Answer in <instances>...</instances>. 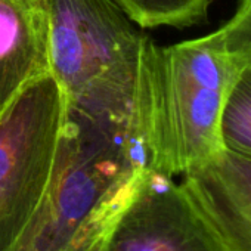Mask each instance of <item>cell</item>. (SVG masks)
I'll return each instance as SVG.
<instances>
[{
    "label": "cell",
    "mask_w": 251,
    "mask_h": 251,
    "mask_svg": "<svg viewBox=\"0 0 251 251\" xmlns=\"http://www.w3.org/2000/svg\"><path fill=\"white\" fill-rule=\"evenodd\" d=\"M244 67L220 28L170 46L148 37L132 118L148 169L183 176L222 151L223 109Z\"/></svg>",
    "instance_id": "6da1fadb"
},
{
    "label": "cell",
    "mask_w": 251,
    "mask_h": 251,
    "mask_svg": "<svg viewBox=\"0 0 251 251\" xmlns=\"http://www.w3.org/2000/svg\"><path fill=\"white\" fill-rule=\"evenodd\" d=\"M142 166L130 132L67 112L49 185L8 251H100Z\"/></svg>",
    "instance_id": "7a4b0ae2"
},
{
    "label": "cell",
    "mask_w": 251,
    "mask_h": 251,
    "mask_svg": "<svg viewBox=\"0 0 251 251\" xmlns=\"http://www.w3.org/2000/svg\"><path fill=\"white\" fill-rule=\"evenodd\" d=\"M49 15L50 74L67 112L133 135L138 73L150 36L114 0H49Z\"/></svg>",
    "instance_id": "3957f363"
},
{
    "label": "cell",
    "mask_w": 251,
    "mask_h": 251,
    "mask_svg": "<svg viewBox=\"0 0 251 251\" xmlns=\"http://www.w3.org/2000/svg\"><path fill=\"white\" fill-rule=\"evenodd\" d=\"M65 98L52 74L27 84L0 114V251L17 241L55 169Z\"/></svg>",
    "instance_id": "277c9868"
},
{
    "label": "cell",
    "mask_w": 251,
    "mask_h": 251,
    "mask_svg": "<svg viewBox=\"0 0 251 251\" xmlns=\"http://www.w3.org/2000/svg\"><path fill=\"white\" fill-rule=\"evenodd\" d=\"M100 251H230L182 183L142 166Z\"/></svg>",
    "instance_id": "5b68a950"
},
{
    "label": "cell",
    "mask_w": 251,
    "mask_h": 251,
    "mask_svg": "<svg viewBox=\"0 0 251 251\" xmlns=\"http://www.w3.org/2000/svg\"><path fill=\"white\" fill-rule=\"evenodd\" d=\"M182 185L230 251H251V157L222 150Z\"/></svg>",
    "instance_id": "8992f818"
},
{
    "label": "cell",
    "mask_w": 251,
    "mask_h": 251,
    "mask_svg": "<svg viewBox=\"0 0 251 251\" xmlns=\"http://www.w3.org/2000/svg\"><path fill=\"white\" fill-rule=\"evenodd\" d=\"M50 74L49 0H0V114Z\"/></svg>",
    "instance_id": "52a82bcc"
},
{
    "label": "cell",
    "mask_w": 251,
    "mask_h": 251,
    "mask_svg": "<svg viewBox=\"0 0 251 251\" xmlns=\"http://www.w3.org/2000/svg\"><path fill=\"white\" fill-rule=\"evenodd\" d=\"M141 28L191 27L207 17L210 0H114Z\"/></svg>",
    "instance_id": "ba28073f"
},
{
    "label": "cell",
    "mask_w": 251,
    "mask_h": 251,
    "mask_svg": "<svg viewBox=\"0 0 251 251\" xmlns=\"http://www.w3.org/2000/svg\"><path fill=\"white\" fill-rule=\"evenodd\" d=\"M222 150L251 157V65L236 77L220 121Z\"/></svg>",
    "instance_id": "9c48e42d"
},
{
    "label": "cell",
    "mask_w": 251,
    "mask_h": 251,
    "mask_svg": "<svg viewBox=\"0 0 251 251\" xmlns=\"http://www.w3.org/2000/svg\"><path fill=\"white\" fill-rule=\"evenodd\" d=\"M227 48L251 65V0H239L233 17L220 27Z\"/></svg>",
    "instance_id": "30bf717a"
}]
</instances>
